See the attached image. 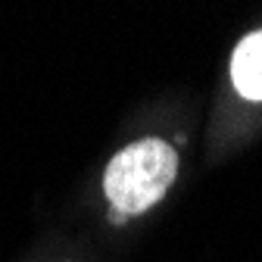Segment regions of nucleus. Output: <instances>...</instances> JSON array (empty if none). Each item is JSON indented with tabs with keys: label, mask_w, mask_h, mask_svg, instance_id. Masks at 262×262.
Wrapping results in <instances>:
<instances>
[{
	"label": "nucleus",
	"mask_w": 262,
	"mask_h": 262,
	"mask_svg": "<svg viewBox=\"0 0 262 262\" xmlns=\"http://www.w3.org/2000/svg\"><path fill=\"white\" fill-rule=\"evenodd\" d=\"M110 219H113V222H125L128 215H122V212H116V209H113V212H110Z\"/></svg>",
	"instance_id": "3"
},
{
	"label": "nucleus",
	"mask_w": 262,
	"mask_h": 262,
	"mask_svg": "<svg viewBox=\"0 0 262 262\" xmlns=\"http://www.w3.org/2000/svg\"><path fill=\"white\" fill-rule=\"evenodd\" d=\"M175 175H178L175 147L159 138H144L122 147L110 159L103 175V193L116 212L141 215L166 196Z\"/></svg>",
	"instance_id": "1"
},
{
	"label": "nucleus",
	"mask_w": 262,
	"mask_h": 262,
	"mask_svg": "<svg viewBox=\"0 0 262 262\" xmlns=\"http://www.w3.org/2000/svg\"><path fill=\"white\" fill-rule=\"evenodd\" d=\"M231 81L247 100H262V31L247 35L231 56Z\"/></svg>",
	"instance_id": "2"
}]
</instances>
